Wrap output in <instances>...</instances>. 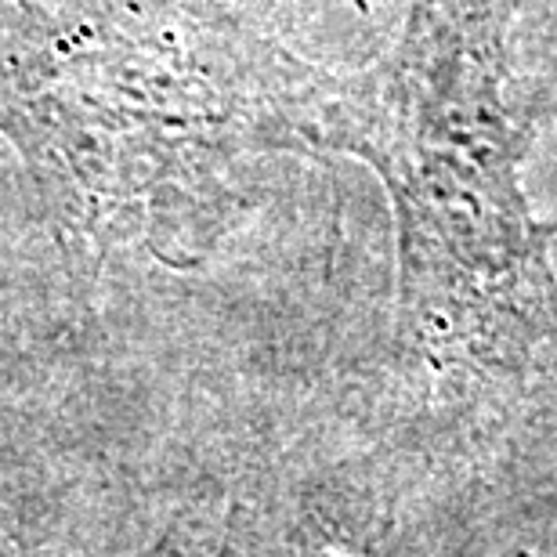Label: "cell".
<instances>
[{
    "mask_svg": "<svg viewBox=\"0 0 557 557\" xmlns=\"http://www.w3.org/2000/svg\"><path fill=\"white\" fill-rule=\"evenodd\" d=\"M409 26L434 91L403 51L376 95V166L403 214V305L438 344L499 348L529 330L547 269L510 177L504 124L467 131L456 120L488 81L482 70L463 95L449 87L478 4L420 0Z\"/></svg>",
    "mask_w": 557,
    "mask_h": 557,
    "instance_id": "obj_1",
    "label": "cell"
}]
</instances>
